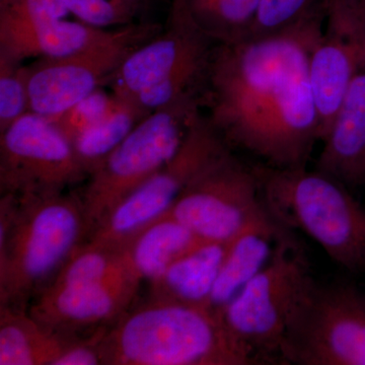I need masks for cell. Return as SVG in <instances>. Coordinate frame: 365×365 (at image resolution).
Wrapping results in <instances>:
<instances>
[{"label":"cell","instance_id":"obj_1","mask_svg":"<svg viewBox=\"0 0 365 365\" xmlns=\"http://www.w3.org/2000/svg\"><path fill=\"white\" fill-rule=\"evenodd\" d=\"M324 18L322 0L278 32L215 46L202 109L232 150L273 168L307 167L321 141L309 59Z\"/></svg>","mask_w":365,"mask_h":365},{"label":"cell","instance_id":"obj_2","mask_svg":"<svg viewBox=\"0 0 365 365\" xmlns=\"http://www.w3.org/2000/svg\"><path fill=\"white\" fill-rule=\"evenodd\" d=\"M91 232L81 194H1L0 306L28 309Z\"/></svg>","mask_w":365,"mask_h":365},{"label":"cell","instance_id":"obj_3","mask_svg":"<svg viewBox=\"0 0 365 365\" xmlns=\"http://www.w3.org/2000/svg\"><path fill=\"white\" fill-rule=\"evenodd\" d=\"M106 365H258L210 307L150 297L110 326Z\"/></svg>","mask_w":365,"mask_h":365},{"label":"cell","instance_id":"obj_4","mask_svg":"<svg viewBox=\"0 0 365 365\" xmlns=\"http://www.w3.org/2000/svg\"><path fill=\"white\" fill-rule=\"evenodd\" d=\"M254 167L264 205L276 222L311 237L341 268L365 273V209L351 190L307 167Z\"/></svg>","mask_w":365,"mask_h":365},{"label":"cell","instance_id":"obj_5","mask_svg":"<svg viewBox=\"0 0 365 365\" xmlns=\"http://www.w3.org/2000/svg\"><path fill=\"white\" fill-rule=\"evenodd\" d=\"M314 283L304 247L284 228L267 265L222 312L230 332L258 365L283 364L285 338Z\"/></svg>","mask_w":365,"mask_h":365},{"label":"cell","instance_id":"obj_6","mask_svg":"<svg viewBox=\"0 0 365 365\" xmlns=\"http://www.w3.org/2000/svg\"><path fill=\"white\" fill-rule=\"evenodd\" d=\"M215 45L170 13L167 30L133 50L107 85L148 114L182 98H202Z\"/></svg>","mask_w":365,"mask_h":365},{"label":"cell","instance_id":"obj_7","mask_svg":"<svg viewBox=\"0 0 365 365\" xmlns=\"http://www.w3.org/2000/svg\"><path fill=\"white\" fill-rule=\"evenodd\" d=\"M202 113L200 97L150 113L90 177L81 193L91 230L108 211L176 155Z\"/></svg>","mask_w":365,"mask_h":365},{"label":"cell","instance_id":"obj_8","mask_svg":"<svg viewBox=\"0 0 365 365\" xmlns=\"http://www.w3.org/2000/svg\"><path fill=\"white\" fill-rule=\"evenodd\" d=\"M283 364L365 365V290L314 283L290 326Z\"/></svg>","mask_w":365,"mask_h":365},{"label":"cell","instance_id":"obj_9","mask_svg":"<svg viewBox=\"0 0 365 365\" xmlns=\"http://www.w3.org/2000/svg\"><path fill=\"white\" fill-rule=\"evenodd\" d=\"M228 148L201 113L176 155L108 211L88 241L123 250L144 227L167 215L194 178Z\"/></svg>","mask_w":365,"mask_h":365},{"label":"cell","instance_id":"obj_10","mask_svg":"<svg viewBox=\"0 0 365 365\" xmlns=\"http://www.w3.org/2000/svg\"><path fill=\"white\" fill-rule=\"evenodd\" d=\"M265 211L254 165L228 148L194 178L169 215L201 241L228 242Z\"/></svg>","mask_w":365,"mask_h":365},{"label":"cell","instance_id":"obj_11","mask_svg":"<svg viewBox=\"0 0 365 365\" xmlns=\"http://www.w3.org/2000/svg\"><path fill=\"white\" fill-rule=\"evenodd\" d=\"M162 32L153 23L132 24L91 49L62 58H40L26 66L30 111L49 119L58 116L107 85L133 50Z\"/></svg>","mask_w":365,"mask_h":365},{"label":"cell","instance_id":"obj_12","mask_svg":"<svg viewBox=\"0 0 365 365\" xmlns=\"http://www.w3.org/2000/svg\"><path fill=\"white\" fill-rule=\"evenodd\" d=\"M86 178L71 141L49 118L30 111L0 132L1 194L61 193Z\"/></svg>","mask_w":365,"mask_h":365},{"label":"cell","instance_id":"obj_13","mask_svg":"<svg viewBox=\"0 0 365 365\" xmlns=\"http://www.w3.org/2000/svg\"><path fill=\"white\" fill-rule=\"evenodd\" d=\"M325 18L309 74L325 136L353 79L365 71V0H324Z\"/></svg>","mask_w":365,"mask_h":365},{"label":"cell","instance_id":"obj_14","mask_svg":"<svg viewBox=\"0 0 365 365\" xmlns=\"http://www.w3.org/2000/svg\"><path fill=\"white\" fill-rule=\"evenodd\" d=\"M140 283L126 265L108 279L47 288L31 302L29 313L61 337L91 335L130 309Z\"/></svg>","mask_w":365,"mask_h":365},{"label":"cell","instance_id":"obj_15","mask_svg":"<svg viewBox=\"0 0 365 365\" xmlns=\"http://www.w3.org/2000/svg\"><path fill=\"white\" fill-rule=\"evenodd\" d=\"M322 141L316 170L348 189L365 186V71L353 79Z\"/></svg>","mask_w":365,"mask_h":365},{"label":"cell","instance_id":"obj_16","mask_svg":"<svg viewBox=\"0 0 365 365\" xmlns=\"http://www.w3.org/2000/svg\"><path fill=\"white\" fill-rule=\"evenodd\" d=\"M284 227L268 211L227 242L209 307L222 314L227 304L267 265Z\"/></svg>","mask_w":365,"mask_h":365},{"label":"cell","instance_id":"obj_17","mask_svg":"<svg viewBox=\"0 0 365 365\" xmlns=\"http://www.w3.org/2000/svg\"><path fill=\"white\" fill-rule=\"evenodd\" d=\"M116 29H100L61 19L25 29L0 30V52L23 62L28 58H62L109 39Z\"/></svg>","mask_w":365,"mask_h":365},{"label":"cell","instance_id":"obj_18","mask_svg":"<svg viewBox=\"0 0 365 365\" xmlns=\"http://www.w3.org/2000/svg\"><path fill=\"white\" fill-rule=\"evenodd\" d=\"M227 242H201L150 283V297L209 307Z\"/></svg>","mask_w":365,"mask_h":365},{"label":"cell","instance_id":"obj_19","mask_svg":"<svg viewBox=\"0 0 365 365\" xmlns=\"http://www.w3.org/2000/svg\"><path fill=\"white\" fill-rule=\"evenodd\" d=\"M201 242L188 227L168 213L144 227L124 247V259L127 267L139 280L151 283Z\"/></svg>","mask_w":365,"mask_h":365},{"label":"cell","instance_id":"obj_20","mask_svg":"<svg viewBox=\"0 0 365 365\" xmlns=\"http://www.w3.org/2000/svg\"><path fill=\"white\" fill-rule=\"evenodd\" d=\"M64 341L26 307L0 306V365H54Z\"/></svg>","mask_w":365,"mask_h":365},{"label":"cell","instance_id":"obj_21","mask_svg":"<svg viewBox=\"0 0 365 365\" xmlns=\"http://www.w3.org/2000/svg\"><path fill=\"white\" fill-rule=\"evenodd\" d=\"M262 0H174L170 11L215 44L244 39Z\"/></svg>","mask_w":365,"mask_h":365},{"label":"cell","instance_id":"obj_22","mask_svg":"<svg viewBox=\"0 0 365 365\" xmlns=\"http://www.w3.org/2000/svg\"><path fill=\"white\" fill-rule=\"evenodd\" d=\"M148 115L131 101L116 96V102L108 114L72 141L76 157L88 177Z\"/></svg>","mask_w":365,"mask_h":365},{"label":"cell","instance_id":"obj_23","mask_svg":"<svg viewBox=\"0 0 365 365\" xmlns=\"http://www.w3.org/2000/svg\"><path fill=\"white\" fill-rule=\"evenodd\" d=\"M78 21L100 29L121 28L135 24L143 0H62Z\"/></svg>","mask_w":365,"mask_h":365},{"label":"cell","instance_id":"obj_24","mask_svg":"<svg viewBox=\"0 0 365 365\" xmlns=\"http://www.w3.org/2000/svg\"><path fill=\"white\" fill-rule=\"evenodd\" d=\"M28 112L26 66L0 52V132Z\"/></svg>","mask_w":365,"mask_h":365},{"label":"cell","instance_id":"obj_25","mask_svg":"<svg viewBox=\"0 0 365 365\" xmlns=\"http://www.w3.org/2000/svg\"><path fill=\"white\" fill-rule=\"evenodd\" d=\"M69 14L62 0H0V30L30 28Z\"/></svg>","mask_w":365,"mask_h":365},{"label":"cell","instance_id":"obj_26","mask_svg":"<svg viewBox=\"0 0 365 365\" xmlns=\"http://www.w3.org/2000/svg\"><path fill=\"white\" fill-rule=\"evenodd\" d=\"M116 102V96L98 88L51 121L72 141L103 119Z\"/></svg>","mask_w":365,"mask_h":365},{"label":"cell","instance_id":"obj_27","mask_svg":"<svg viewBox=\"0 0 365 365\" xmlns=\"http://www.w3.org/2000/svg\"><path fill=\"white\" fill-rule=\"evenodd\" d=\"M321 1L322 0H262L253 26L247 37L268 35L294 25Z\"/></svg>","mask_w":365,"mask_h":365}]
</instances>
